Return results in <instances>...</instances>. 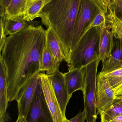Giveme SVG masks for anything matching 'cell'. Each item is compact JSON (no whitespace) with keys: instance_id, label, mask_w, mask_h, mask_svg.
<instances>
[{"instance_id":"1","label":"cell","mask_w":122,"mask_h":122,"mask_svg":"<svg viewBox=\"0 0 122 122\" xmlns=\"http://www.w3.org/2000/svg\"><path fill=\"white\" fill-rule=\"evenodd\" d=\"M46 43V30L40 25H30L6 38L0 58L5 68L9 102L17 100L21 89L41 72Z\"/></svg>"},{"instance_id":"2","label":"cell","mask_w":122,"mask_h":122,"mask_svg":"<svg viewBox=\"0 0 122 122\" xmlns=\"http://www.w3.org/2000/svg\"><path fill=\"white\" fill-rule=\"evenodd\" d=\"M80 0H51L44 6L40 18L57 39L67 62Z\"/></svg>"},{"instance_id":"3","label":"cell","mask_w":122,"mask_h":122,"mask_svg":"<svg viewBox=\"0 0 122 122\" xmlns=\"http://www.w3.org/2000/svg\"><path fill=\"white\" fill-rule=\"evenodd\" d=\"M101 30L94 27L83 34L70 52L67 62L69 70L82 69L99 59Z\"/></svg>"},{"instance_id":"4","label":"cell","mask_w":122,"mask_h":122,"mask_svg":"<svg viewBox=\"0 0 122 122\" xmlns=\"http://www.w3.org/2000/svg\"><path fill=\"white\" fill-rule=\"evenodd\" d=\"M99 12V10L93 0H80L72 41L71 51L74 49L92 19Z\"/></svg>"},{"instance_id":"5","label":"cell","mask_w":122,"mask_h":122,"mask_svg":"<svg viewBox=\"0 0 122 122\" xmlns=\"http://www.w3.org/2000/svg\"><path fill=\"white\" fill-rule=\"evenodd\" d=\"M26 122H55L46 101L39 79L34 97L28 110Z\"/></svg>"},{"instance_id":"6","label":"cell","mask_w":122,"mask_h":122,"mask_svg":"<svg viewBox=\"0 0 122 122\" xmlns=\"http://www.w3.org/2000/svg\"><path fill=\"white\" fill-rule=\"evenodd\" d=\"M44 95L55 122H66L67 118L62 112L54 93L51 80L47 74H38Z\"/></svg>"},{"instance_id":"7","label":"cell","mask_w":122,"mask_h":122,"mask_svg":"<svg viewBox=\"0 0 122 122\" xmlns=\"http://www.w3.org/2000/svg\"><path fill=\"white\" fill-rule=\"evenodd\" d=\"M114 99V90L109 82L99 74L97 76L96 91L97 115L109 109Z\"/></svg>"},{"instance_id":"8","label":"cell","mask_w":122,"mask_h":122,"mask_svg":"<svg viewBox=\"0 0 122 122\" xmlns=\"http://www.w3.org/2000/svg\"><path fill=\"white\" fill-rule=\"evenodd\" d=\"M38 74L32 77L20 91L16 100L19 117H24L26 118V117L38 84Z\"/></svg>"},{"instance_id":"9","label":"cell","mask_w":122,"mask_h":122,"mask_svg":"<svg viewBox=\"0 0 122 122\" xmlns=\"http://www.w3.org/2000/svg\"><path fill=\"white\" fill-rule=\"evenodd\" d=\"M48 75L51 81L62 112L64 116L66 117L65 114L67 106L71 97L68 93L64 74L58 70L53 73Z\"/></svg>"},{"instance_id":"10","label":"cell","mask_w":122,"mask_h":122,"mask_svg":"<svg viewBox=\"0 0 122 122\" xmlns=\"http://www.w3.org/2000/svg\"><path fill=\"white\" fill-rule=\"evenodd\" d=\"M122 67V41L114 38V45L111 56L102 61L101 72L108 73Z\"/></svg>"},{"instance_id":"11","label":"cell","mask_w":122,"mask_h":122,"mask_svg":"<svg viewBox=\"0 0 122 122\" xmlns=\"http://www.w3.org/2000/svg\"><path fill=\"white\" fill-rule=\"evenodd\" d=\"M114 40L113 32L107 25L101 29L99 56L100 61H105L111 56L114 47Z\"/></svg>"},{"instance_id":"12","label":"cell","mask_w":122,"mask_h":122,"mask_svg":"<svg viewBox=\"0 0 122 122\" xmlns=\"http://www.w3.org/2000/svg\"><path fill=\"white\" fill-rule=\"evenodd\" d=\"M69 95L71 97L74 92L83 91L84 88V75L82 69L69 70L64 74Z\"/></svg>"},{"instance_id":"13","label":"cell","mask_w":122,"mask_h":122,"mask_svg":"<svg viewBox=\"0 0 122 122\" xmlns=\"http://www.w3.org/2000/svg\"><path fill=\"white\" fill-rule=\"evenodd\" d=\"M0 122H5L6 113L9 102L5 68L0 58Z\"/></svg>"},{"instance_id":"14","label":"cell","mask_w":122,"mask_h":122,"mask_svg":"<svg viewBox=\"0 0 122 122\" xmlns=\"http://www.w3.org/2000/svg\"><path fill=\"white\" fill-rule=\"evenodd\" d=\"M28 0H11L0 17L4 20L23 16Z\"/></svg>"},{"instance_id":"15","label":"cell","mask_w":122,"mask_h":122,"mask_svg":"<svg viewBox=\"0 0 122 122\" xmlns=\"http://www.w3.org/2000/svg\"><path fill=\"white\" fill-rule=\"evenodd\" d=\"M3 20L4 30L6 36L16 33L30 25L37 26L39 24L38 21H27L24 19L23 16Z\"/></svg>"},{"instance_id":"16","label":"cell","mask_w":122,"mask_h":122,"mask_svg":"<svg viewBox=\"0 0 122 122\" xmlns=\"http://www.w3.org/2000/svg\"><path fill=\"white\" fill-rule=\"evenodd\" d=\"M46 44L54 58L60 62L65 61V57L59 43L50 28L46 30Z\"/></svg>"},{"instance_id":"17","label":"cell","mask_w":122,"mask_h":122,"mask_svg":"<svg viewBox=\"0 0 122 122\" xmlns=\"http://www.w3.org/2000/svg\"><path fill=\"white\" fill-rule=\"evenodd\" d=\"M60 63L52 56L46 43L42 56L41 72L46 71L47 75L51 74L59 69Z\"/></svg>"},{"instance_id":"18","label":"cell","mask_w":122,"mask_h":122,"mask_svg":"<svg viewBox=\"0 0 122 122\" xmlns=\"http://www.w3.org/2000/svg\"><path fill=\"white\" fill-rule=\"evenodd\" d=\"M47 4L45 0L28 1L23 18L28 21H33L36 18L40 17L43 8Z\"/></svg>"},{"instance_id":"19","label":"cell","mask_w":122,"mask_h":122,"mask_svg":"<svg viewBox=\"0 0 122 122\" xmlns=\"http://www.w3.org/2000/svg\"><path fill=\"white\" fill-rule=\"evenodd\" d=\"M106 25L111 30L115 38L122 41V21L111 9L106 15Z\"/></svg>"},{"instance_id":"20","label":"cell","mask_w":122,"mask_h":122,"mask_svg":"<svg viewBox=\"0 0 122 122\" xmlns=\"http://www.w3.org/2000/svg\"><path fill=\"white\" fill-rule=\"evenodd\" d=\"M101 122H109L122 115V100L115 99L111 107L100 113Z\"/></svg>"},{"instance_id":"21","label":"cell","mask_w":122,"mask_h":122,"mask_svg":"<svg viewBox=\"0 0 122 122\" xmlns=\"http://www.w3.org/2000/svg\"><path fill=\"white\" fill-rule=\"evenodd\" d=\"M99 74L108 80L114 90L122 87V67L111 72Z\"/></svg>"},{"instance_id":"22","label":"cell","mask_w":122,"mask_h":122,"mask_svg":"<svg viewBox=\"0 0 122 122\" xmlns=\"http://www.w3.org/2000/svg\"><path fill=\"white\" fill-rule=\"evenodd\" d=\"M106 25V14L103 12L100 11L95 15L92 19L83 34L94 27H99L101 29Z\"/></svg>"},{"instance_id":"23","label":"cell","mask_w":122,"mask_h":122,"mask_svg":"<svg viewBox=\"0 0 122 122\" xmlns=\"http://www.w3.org/2000/svg\"><path fill=\"white\" fill-rule=\"evenodd\" d=\"M100 11L106 14L111 9L115 0H93Z\"/></svg>"},{"instance_id":"24","label":"cell","mask_w":122,"mask_h":122,"mask_svg":"<svg viewBox=\"0 0 122 122\" xmlns=\"http://www.w3.org/2000/svg\"><path fill=\"white\" fill-rule=\"evenodd\" d=\"M111 8L122 21V0H115Z\"/></svg>"},{"instance_id":"25","label":"cell","mask_w":122,"mask_h":122,"mask_svg":"<svg viewBox=\"0 0 122 122\" xmlns=\"http://www.w3.org/2000/svg\"><path fill=\"white\" fill-rule=\"evenodd\" d=\"M0 52L1 53L6 40V36L5 34L4 29V22L3 17H1L0 23Z\"/></svg>"},{"instance_id":"26","label":"cell","mask_w":122,"mask_h":122,"mask_svg":"<svg viewBox=\"0 0 122 122\" xmlns=\"http://www.w3.org/2000/svg\"><path fill=\"white\" fill-rule=\"evenodd\" d=\"M86 119V114L85 110L80 111L79 114L74 118L70 120L67 119L66 122H85Z\"/></svg>"},{"instance_id":"27","label":"cell","mask_w":122,"mask_h":122,"mask_svg":"<svg viewBox=\"0 0 122 122\" xmlns=\"http://www.w3.org/2000/svg\"><path fill=\"white\" fill-rule=\"evenodd\" d=\"M11 0H0V14H3L6 7L7 6Z\"/></svg>"},{"instance_id":"28","label":"cell","mask_w":122,"mask_h":122,"mask_svg":"<svg viewBox=\"0 0 122 122\" xmlns=\"http://www.w3.org/2000/svg\"><path fill=\"white\" fill-rule=\"evenodd\" d=\"M115 99L122 100V87L114 90Z\"/></svg>"},{"instance_id":"29","label":"cell","mask_w":122,"mask_h":122,"mask_svg":"<svg viewBox=\"0 0 122 122\" xmlns=\"http://www.w3.org/2000/svg\"><path fill=\"white\" fill-rule=\"evenodd\" d=\"M109 122H122V115L117 117Z\"/></svg>"},{"instance_id":"30","label":"cell","mask_w":122,"mask_h":122,"mask_svg":"<svg viewBox=\"0 0 122 122\" xmlns=\"http://www.w3.org/2000/svg\"><path fill=\"white\" fill-rule=\"evenodd\" d=\"M15 122H26V118L25 117H18V119Z\"/></svg>"},{"instance_id":"31","label":"cell","mask_w":122,"mask_h":122,"mask_svg":"<svg viewBox=\"0 0 122 122\" xmlns=\"http://www.w3.org/2000/svg\"><path fill=\"white\" fill-rule=\"evenodd\" d=\"M50 0H45V1H46V3L47 4V3L49 2V1H50Z\"/></svg>"},{"instance_id":"32","label":"cell","mask_w":122,"mask_h":122,"mask_svg":"<svg viewBox=\"0 0 122 122\" xmlns=\"http://www.w3.org/2000/svg\"><path fill=\"white\" fill-rule=\"evenodd\" d=\"M33 0H28V1H31Z\"/></svg>"},{"instance_id":"33","label":"cell","mask_w":122,"mask_h":122,"mask_svg":"<svg viewBox=\"0 0 122 122\" xmlns=\"http://www.w3.org/2000/svg\"><path fill=\"white\" fill-rule=\"evenodd\" d=\"M96 120H94V122H96Z\"/></svg>"}]
</instances>
